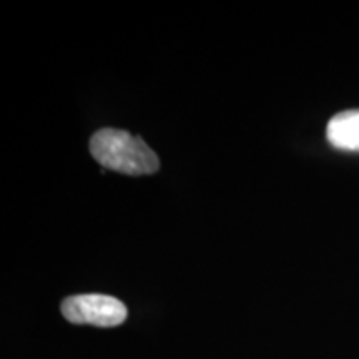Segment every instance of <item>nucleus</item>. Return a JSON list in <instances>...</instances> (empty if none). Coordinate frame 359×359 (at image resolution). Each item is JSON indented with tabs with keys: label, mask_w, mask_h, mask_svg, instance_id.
<instances>
[{
	"label": "nucleus",
	"mask_w": 359,
	"mask_h": 359,
	"mask_svg": "<svg viewBox=\"0 0 359 359\" xmlns=\"http://www.w3.org/2000/svg\"><path fill=\"white\" fill-rule=\"evenodd\" d=\"M62 314L74 325L114 327L127 320V306L109 294H75L62 303Z\"/></svg>",
	"instance_id": "f03ea898"
},
{
	"label": "nucleus",
	"mask_w": 359,
	"mask_h": 359,
	"mask_svg": "<svg viewBox=\"0 0 359 359\" xmlns=\"http://www.w3.org/2000/svg\"><path fill=\"white\" fill-rule=\"evenodd\" d=\"M326 138L339 150L359 151V110L336 114L327 123Z\"/></svg>",
	"instance_id": "7ed1b4c3"
},
{
	"label": "nucleus",
	"mask_w": 359,
	"mask_h": 359,
	"mask_svg": "<svg viewBox=\"0 0 359 359\" xmlns=\"http://www.w3.org/2000/svg\"><path fill=\"white\" fill-rule=\"evenodd\" d=\"M90 151L103 168L118 173L150 175L160 167L155 151L125 130H98L90 140Z\"/></svg>",
	"instance_id": "f257e3e1"
}]
</instances>
